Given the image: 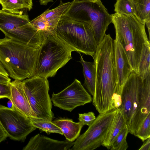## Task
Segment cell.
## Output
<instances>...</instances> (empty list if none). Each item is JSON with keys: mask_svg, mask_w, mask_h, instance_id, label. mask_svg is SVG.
I'll use <instances>...</instances> for the list:
<instances>
[{"mask_svg": "<svg viewBox=\"0 0 150 150\" xmlns=\"http://www.w3.org/2000/svg\"><path fill=\"white\" fill-rule=\"evenodd\" d=\"M79 120L82 124L90 126L96 118L95 114L92 112L87 113L79 114Z\"/></svg>", "mask_w": 150, "mask_h": 150, "instance_id": "obj_27", "label": "cell"}, {"mask_svg": "<svg viewBox=\"0 0 150 150\" xmlns=\"http://www.w3.org/2000/svg\"><path fill=\"white\" fill-rule=\"evenodd\" d=\"M144 143L139 149V150H150V138H149L144 141Z\"/></svg>", "mask_w": 150, "mask_h": 150, "instance_id": "obj_29", "label": "cell"}, {"mask_svg": "<svg viewBox=\"0 0 150 150\" xmlns=\"http://www.w3.org/2000/svg\"><path fill=\"white\" fill-rule=\"evenodd\" d=\"M11 80L8 76H4L0 74V83L10 84Z\"/></svg>", "mask_w": 150, "mask_h": 150, "instance_id": "obj_30", "label": "cell"}, {"mask_svg": "<svg viewBox=\"0 0 150 150\" xmlns=\"http://www.w3.org/2000/svg\"><path fill=\"white\" fill-rule=\"evenodd\" d=\"M117 110L114 108L99 114L87 129L78 137L70 150H93L101 146Z\"/></svg>", "mask_w": 150, "mask_h": 150, "instance_id": "obj_9", "label": "cell"}, {"mask_svg": "<svg viewBox=\"0 0 150 150\" xmlns=\"http://www.w3.org/2000/svg\"><path fill=\"white\" fill-rule=\"evenodd\" d=\"M0 73L2 75L8 76L9 75L6 71L4 69L1 62H0Z\"/></svg>", "mask_w": 150, "mask_h": 150, "instance_id": "obj_32", "label": "cell"}, {"mask_svg": "<svg viewBox=\"0 0 150 150\" xmlns=\"http://www.w3.org/2000/svg\"><path fill=\"white\" fill-rule=\"evenodd\" d=\"M52 122L60 128L66 139L71 142H73L79 136L84 126L80 122H74L71 119H59Z\"/></svg>", "mask_w": 150, "mask_h": 150, "instance_id": "obj_17", "label": "cell"}, {"mask_svg": "<svg viewBox=\"0 0 150 150\" xmlns=\"http://www.w3.org/2000/svg\"><path fill=\"white\" fill-rule=\"evenodd\" d=\"M129 133V128L126 125L121 131L112 143L110 149L126 150L128 147L126 138Z\"/></svg>", "mask_w": 150, "mask_h": 150, "instance_id": "obj_25", "label": "cell"}, {"mask_svg": "<svg viewBox=\"0 0 150 150\" xmlns=\"http://www.w3.org/2000/svg\"><path fill=\"white\" fill-rule=\"evenodd\" d=\"M40 4L41 5H46L48 3L53 2V0H40Z\"/></svg>", "mask_w": 150, "mask_h": 150, "instance_id": "obj_33", "label": "cell"}, {"mask_svg": "<svg viewBox=\"0 0 150 150\" xmlns=\"http://www.w3.org/2000/svg\"><path fill=\"white\" fill-rule=\"evenodd\" d=\"M72 51L56 36H49L38 49L34 76H54L72 59Z\"/></svg>", "mask_w": 150, "mask_h": 150, "instance_id": "obj_6", "label": "cell"}, {"mask_svg": "<svg viewBox=\"0 0 150 150\" xmlns=\"http://www.w3.org/2000/svg\"><path fill=\"white\" fill-rule=\"evenodd\" d=\"M23 87L36 119L52 121L54 115L47 78L34 76L22 81Z\"/></svg>", "mask_w": 150, "mask_h": 150, "instance_id": "obj_8", "label": "cell"}, {"mask_svg": "<svg viewBox=\"0 0 150 150\" xmlns=\"http://www.w3.org/2000/svg\"><path fill=\"white\" fill-rule=\"evenodd\" d=\"M10 84L0 83V99L7 98L10 99L11 97Z\"/></svg>", "mask_w": 150, "mask_h": 150, "instance_id": "obj_28", "label": "cell"}, {"mask_svg": "<svg viewBox=\"0 0 150 150\" xmlns=\"http://www.w3.org/2000/svg\"><path fill=\"white\" fill-rule=\"evenodd\" d=\"M0 125L11 139L22 142L36 129L31 124L30 118L13 106L9 108L1 104Z\"/></svg>", "mask_w": 150, "mask_h": 150, "instance_id": "obj_10", "label": "cell"}, {"mask_svg": "<svg viewBox=\"0 0 150 150\" xmlns=\"http://www.w3.org/2000/svg\"><path fill=\"white\" fill-rule=\"evenodd\" d=\"M51 100L54 106L71 112L78 106L91 102L92 98L80 81L75 79L61 92H53Z\"/></svg>", "mask_w": 150, "mask_h": 150, "instance_id": "obj_11", "label": "cell"}, {"mask_svg": "<svg viewBox=\"0 0 150 150\" xmlns=\"http://www.w3.org/2000/svg\"><path fill=\"white\" fill-rule=\"evenodd\" d=\"M63 15L88 24L93 30L98 45L105 37L108 25L112 22L111 15L100 0H74Z\"/></svg>", "mask_w": 150, "mask_h": 150, "instance_id": "obj_5", "label": "cell"}, {"mask_svg": "<svg viewBox=\"0 0 150 150\" xmlns=\"http://www.w3.org/2000/svg\"><path fill=\"white\" fill-rule=\"evenodd\" d=\"M74 142L59 141L38 134L32 137L23 150H70Z\"/></svg>", "mask_w": 150, "mask_h": 150, "instance_id": "obj_14", "label": "cell"}, {"mask_svg": "<svg viewBox=\"0 0 150 150\" xmlns=\"http://www.w3.org/2000/svg\"><path fill=\"white\" fill-rule=\"evenodd\" d=\"M32 125L41 131L45 132L47 134L54 133L63 135L60 128L52 121L42 119L30 118Z\"/></svg>", "mask_w": 150, "mask_h": 150, "instance_id": "obj_23", "label": "cell"}, {"mask_svg": "<svg viewBox=\"0 0 150 150\" xmlns=\"http://www.w3.org/2000/svg\"><path fill=\"white\" fill-rule=\"evenodd\" d=\"M38 51L7 37L0 38V62L14 80L22 81L34 76Z\"/></svg>", "mask_w": 150, "mask_h": 150, "instance_id": "obj_3", "label": "cell"}, {"mask_svg": "<svg viewBox=\"0 0 150 150\" xmlns=\"http://www.w3.org/2000/svg\"><path fill=\"white\" fill-rule=\"evenodd\" d=\"M116 116L105 135L102 145L110 149L111 145L115 138L126 125L122 114L117 109Z\"/></svg>", "mask_w": 150, "mask_h": 150, "instance_id": "obj_18", "label": "cell"}, {"mask_svg": "<svg viewBox=\"0 0 150 150\" xmlns=\"http://www.w3.org/2000/svg\"><path fill=\"white\" fill-rule=\"evenodd\" d=\"M56 36L73 51L92 56L98 45L93 30L88 23L73 20L63 15L56 30Z\"/></svg>", "mask_w": 150, "mask_h": 150, "instance_id": "obj_4", "label": "cell"}, {"mask_svg": "<svg viewBox=\"0 0 150 150\" xmlns=\"http://www.w3.org/2000/svg\"><path fill=\"white\" fill-rule=\"evenodd\" d=\"M150 44L145 45L142 52L137 74L143 81L150 75Z\"/></svg>", "mask_w": 150, "mask_h": 150, "instance_id": "obj_22", "label": "cell"}, {"mask_svg": "<svg viewBox=\"0 0 150 150\" xmlns=\"http://www.w3.org/2000/svg\"><path fill=\"white\" fill-rule=\"evenodd\" d=\"M135 9V15L141 23L150 28V0H132Z\"/></svg>", "mask_w": 150, "mask_h": 150, "instance_id": "obj_21", "label": "cell"}, {"mask_svg": "<svg viewBox=\"0 0 150 150\" xmlns=\"http://www.w3.org/2000/svg\"><path fill=\"white\" fill-rule=\"evenodd\" d=\"M0 30L5 37L38 49L45 39L30 23L28 15L0 10Z\"/></svg>", "mask_w": 150, "mask_h": 150, "instance_id": "obj_7", "label": "cell"}, {"mask_svg": "<svg viewBox=\"0 0 150 150\" xmlns=\"http://www.w3.org/2000/svg\"><path fill=\"white\" fill-rule=\"evenodd\" d=\"M115 60L117 75L118 90L121 94L123 86L133 71L126 55L116 37L114 40Z\"/></svg>", "mask_w": 150, "mask_h": 150, "instance_id": "obj_15", "label": "cell"}, {"mask_svg": "<svg viewBox=\"0 0 150 150\" xmlns=\"http://www.w3.org/2000/svg\"><path fill=\"white\" fill-rule=\"evenodd\" d=\"M11 97L12 106L30 118L36 119L24 91L22 81L14 80L10 84Z\"/></svg>", "mask_w": 150, "mask_h": 150, "instance_id": "obj_13", "label": "cell"}, {"mask_svg": "<svg viewBox=\"0 0 150 150\" xmlns=\"http://www.w3.org/2000/svg\"><path fill=\"white\" fill-rule=\"evenodd\" d=\"M91 0V1H95L96 0Z\"/></svg>", "mask_w": 150, "mask_h": 150, "instance_id": "obj_34", "label": "cell"}, {"mask_svg": "<svg viewBox=\"0 0 150 150\" xmlns=\"http://www.w3.org/2000/svg\"><path fill=\"white\" fill-rule=\"evenodd\" d=\"M135 136L143 142L150 138V113L143 121L137 131Z\"/></svg>", "mask_w": 150, "mask_h": 150, "instance_id": "obj_26", "label": "cell"}, {"mask_svg": "<svg viewBox=\"0 0 150 150\" xmlns=\"http://www.w3.org/2000/svg\"><path fill=\"white\" fill-rule=\"evenodd\" d=\"M60 0V2H61V1H62V0Z\"/></svg>", "mask_w": 150, "mask_h": 150, "instance_id": "obj_35", "label": "cell"}, {"mask_svg": "<svg viewBox=\"0 0 150 150\" xmlns=\"http://www.w3.org/2000/svg\"><path fill=\"white\" fill-rule=\"evenodd\" d=\"M7 137L6 133L0 125V143L6 139Z\"/></svg>", "mask_w": 150, "mask_h": 150, "instance_id": "obj_31", "label": "cell"}, {"mask_svg": "<svg viewBox=\"0 0 150 150\" xmlns=\"http://www.w3.org/2000/svg\"><path fill=\"white\" fill-rule=\"evenodd\" d=\"M111 15L116 37L124 50L133 71L137 74L144 46L150 44L145 24L134 16L115 13Z\"/></svg>", "mask_w": 150, "mask_h": 150, "instance_id": "obj_2", "label": "cell"}, {"mask_svg": "<svg viewBox=\"0 0 150 150\" xmlns=\"http://www.w3.org/2000/svg\"><path fill=\"white\" fill-rule=\"evenodd\" d=\"M1 10L17 14H22L25 11H30L32 0H0Z\"/></svg>", "mask_w": 150, "mask_h": 150, "instance_id": "obj_19", "label": "cell"}, {"mask_svg": "<svg viewBox=\"0 0 150 150\" xmlns=\"http://www.w3.org/2000/svg\"><path fill=\"white\" fill-rule=\"evenodd\" d=\"M114 11L118 14L135 16V9L132 0H116Z\"/></svg>", "mask_w": 150, "mask_h": 150, "instance_id": "obj_24", "label": "cell"}, {"mask_svg": "<svg viewBox=\"0 0 150 150\" xmlns=\"http://www.w3.org/2000/svg\"><path fill=\"white\" fill-rule=\"evenodd\" d=\"M80 60L83 68L84 78V85L93 96L95 92L96 84V69L94 62L84 61L80 54Z\"/></svg>", "mask_w": 150, "mask_h": 150, "instance_id": "obj_20", "label": "cell"}, {"mask_svg": "<svg viewBox=\"0 0 150 150\" xmlns=\"http://www.w3.org/2000/svg\"><path fill=\"white\" fill-rule=\"evenodd\" d=\"M96 69V84L92 103L99 114L115 108L113 98L118 90L114 40L105 34L93 57Z\"/></svg>", "mask_w": 150, "mask_h": 150, "instance_id": "obj_1", "label": "cell"}, {"mask_svg": "<svg viewBox=\"0 0 150 150\" xmlns=\"http://www.w3.org/2000/svg\"><path fill=\"white\" fill-rule=\"evenodd\" d=\"M71 3V2H69L63 3L61 1L57 7L52 9H47L34 19L46 21L54 35L56 36V30L58 23L61 18L69 8Z\"/></svg>", "mask_w": 150, "mask_h": 150, "instance_id": "obj_16", "label": "cell"}, {"mask_svg": "<svg viewBox=\"0 0 150 150\" xmlns=\"http://www.w3.org/2000/svg\"><path fill=\"white\" fill-rule=\"evenodd\" d=\"M142 82L138 74L133 71L122 88L121 104L117 109L123 116L128 128L130 126L132 109Z\"/></svg>", "mask_w": 150, "mask_h": 150, "instance_id": "obj_12", "label": "cell"}]
</instances>
